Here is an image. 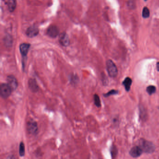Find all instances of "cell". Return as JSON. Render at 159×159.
Segmentation results:
<instances>
[{
    "label": "cell",
    "instance_id": "obj_1",
    "mask_svg": "<svg viewBox=\"0 0 159 159\" xmlns=\"http://www.w3.org/2000/svg\"><path fill=\"white\" fill-rule=\"evenodd\" d=\"M139 146L145 153L151 154L154 152L156 147L152 142L142 139L140 141Z\"/></svg>",
    "mask_w": 159,
    "mask_h": 159
},
{
    "label": "cell",
    "instance_id": "obj_2",
    "mask_svg": "<svg viewBox=\"0 0 159 159\" xmlns=\"http://www.w3.org/2000/svg\"><path fill=\"white\" fill-rule=\"evenodd\" d=\"M31 44L28 43H22L19 46L20 52L22 57V66L23 71L25 68V62Z\"/></svg>",
    "mask_w": 159,
    "mask_h": 159
},
{
    "label": "cell",
    "instance_id": "obj_3",
    "mask_svg": "<svg viewBox=\"0 0 159 159\" xmlns=\"http://www.w3.org/2000/svg\"><path fill=\"white\" fill-rule=\"evenodd\" d=\"M107 71L109 76L111 77H115L118 75V69L113 62L110 59L107 60L106 62Z\"/></svg>",
    "mask_w": 159,
    "mask_h": 159
},
{
    "label": "cell",
    "instance_id": "obj_4",
    "mask_svg": "<svg viewBox=\"0 0 159 159\" xmlns=\"http://www.w3.org/2000/svg\"><path fill=\"white\" fill-rule=\"evenodd\" d=\"M13 90L7 83H2L0 86V94L1 98L7 99L11 95Z\"/></svg>",
    "mask_w": 159,
    "mask_h": 159
},
{
    "label": "cell",
    "instance_id": "obj_5",
    "mask_svg": "<svg viewBox=\"0 0 159 159\" xmlns=\"http://www.w3.org/2000/svg\"><path fill=\"white\" fill-rule=\"evenodd\" d=\"M26 128L28 132L30 135H36L38 133V125L37 122L34 120H30L28 121L27 123Z\"/></svg>",
    "mask_w": 159,
    "mask_h": 159
},
{
    "label": "cell",
    "instance_id": "obj_6",
    "mask_svg": "<svg viewBox=\"0 0 159 159\" xmlns=\"http://www.w3.org/2000/svg\"><path fill=\"white\" fill-rule=\"evenodd\" d=\"M7 83L11 87L13 91L16 90L18 86V83L17 79L15 76L12 75L7 76Z\"/></svg>",
    "mask_w": 159,
    "mask_h": 159
},
{
    "label": "cell",
    "instance_id": "obj_7",
    "mask_svg": "<svg viewBox=\"0 0 159 159\" xmlns=\"http://www.w3.org/2000/svg\"><path fill=\"white\" fill-rule=\"evenodd\" d=\"M47 34L52 38H56L59 34V29L57 26L52 25L47 30Z\"/></svg>",
    "mask_w": 159,
    "mask_h": 159
},
{
    "label": "cell",
    "instance_id": "obj_8",
    "mask_svg": "<svg viewBox=\"0 0 159 159\" xmlns=\"http://www.w3.org/2000/svg\"><path fill=\"white\" fill-rule=\"evenodd\" d=\"M59 42L63 46H68L70 44V40L67 34L65 32L61 33L59 36Z\"/></svg>",
    "mask_w": 159,
    "mask_h": 159
},
{
    "label": "cell",
    "instance_id": "obj_9",
    "mask_svg": "<svg viewBox=\"0 0 159 159\" xmlns=\"http://www.w3.org/2000/svg\"><path fill=\"white\" fill-rule=\"evenodd\" d=\"M39 31V29L37 26L32 25L27 29L26 32V35L30 38H33L38 34Z\"/></svg>",
    "mask_w": 159,
    "mask_h": 159
},
{
    "label": "cell",
    "instance_id": "obj_10",
    "mask_svg": "<svg viewBox=\"0 0 159 159\" xmlns=\"http://www.w3.org/2000/svg\"><path fill=\"white\" fill-rule=\"evenodd\" d=\"M143 151L140 146H135L131 148L129 154L133 158H137L142 154Z\"/></svg>",
    "mask_w": 159,
    "mask_h": 159
},
{
    "label": "cell",
    "instance_id": "obj_11",
    "mask_svg": "<svg viewBox=\"0 0 159 159\" xmlns=\"http://www.w3.org/2000/svg\"><path fill=\"white\" fill-rule=\"evenodd\" d=\"M28 86L29 90L33 92H37L39 89V86L34 78H29L28 81Z\"/></svg>",
    "mask_w": 159,
    "mask_h": 159
},
{
    "label": "cell",
    "instance_id": "obj_12",
    "mask_svg": "<svg viewBox=\"0 0 159 159\" xmlns=\"http://www.w3.org/2000/svg\"><path fill=\"white\" fill-rule=\"evenodd\" d=\"M7 5L9 11L13 12L16 8V0H7Z\"/></svg>",
    "mask_w": 159,
    "mask_h": 159
},
{
    "label": "cell",
    "instance_id": "obj_13",
    "mask_svg": "<svg viewBox=\"0 0 159 159\" xmlns=\"http://www.w3.org/2000/svg\"><path fill=\"white\" fill-rule=\"evenodd\" d=\"M123 86L125 87V89L127 92L130 91L131 86L132 84V80L129 77H127L125 78L122 83Z\"/></svg>",
    "mask_w": 159,
    "mask_h": 159
},
{
    "label": "cell",
    "instance_id": "obj_14",
    "mask_svg": "<svg viewBox=\"0 0 159 159\" xmlns=\"http://www.w3.org/2000/svg\"><path fill=\"white\" fill-rule=\"evenodd\" d=\"M69 81L71 85L73 86H74L77 85L79 81V78L77 75L74 74H71L69 76Z\"/></svg>",
    "mask_w": 159,
    "mask_h": 159
},
{
    "label": "cell",
    "instance_id": "obj_15",
    "mask_svg": "<svg viewBox=\"0 0 159 159\" xmlns=\"http://www.w3.org/2000/svg\"><path fill=\"white\" fill-rule=\"evenodd\" d=\"M19 154L20 157H23L25 154L24 144L22 141L20 143L19 147Z\"/></svg>",
    "mask_w": 159,
    "mask_h": 159
},
{
    "label": "cell",
    "instance_id": "obj_16",
    "mask_svg": "<svg viewBox=\"0 0 159 159\" xmlns=\"http://www.w3.org/2000/svg\"><path fill=\"white\" fill-rule=\"evenodd\" d=\"M93 101L94 104L97 107H100L101 106V99L99 96L97 94H94L93 96Z\"/></svg>",
    "mask_w": 159,
    "mask_h": 159
},
{
    "label": "cell",
    "instance_id": "obj_17",
    "mask_svg": "<svg viewBox=\"0 0 159 159\" xmlns=\"http://www.w3.org/2000/svg\"><path fill=\"white\" fill-rule=\"evenodd\" d=\"M142 17L144 18H147L150 16V10L148 7H145L143 9L142 13Z\"/></svg>",
    "mask_w": 159,
    "mask_h": 159
},
{
    "label": "cell",
    "instance_id": "obj_18",
    "mask_svg": "<svg viewBox=\"0 0 159 159\" xmlns=\"http://www.w3.org/2000/svg\"><path fill=\"white\" fill-rule=\"evenodd\" d=\"M156 87L154 86H149L147 88V92L150 95H151L156 92Z\"/></svg>",
    "mask_w": 159,
    "mask_h": 159
},
{
    "label": "cell",
    "instance_id": "obj_19",
    "mask_svg": "<svg viewBox=\"0 0 159 159\" xmlns=\"http://www.w3.org/2000/svg\"><path fill=\"white\" fill-rule=\"evenodd\" d=\"M111 154L112 158H114L116 157L118 154V150L116 147L114 145H113L111 148Z\"/></svg>",
    "mask_w": 159,
    "mask_h": 159
},
{
    "label": "cell",
    "instance_id": "obj_20",
    "mask_svg": "<svg viewBox=\"0 0 159 159\" xmlns=\"http://www.w3.org/2000/svg\"><path fill=\"white\" fill-rule=\"evenodd\" d=\"M5 44L7 47H10L12 46V37L10 36H7L5 38Z\"/></svg>",
    "mask_w": 159,
    "mask_h": 159
},
{
    "label": "cell",
    "instance_id": "obj_21",
    "mask_svg": "<svg viewBox=\"0 0 159 159\" xmlns=\"http://www.w3.org/2000/svg\"><path fill=\"white\" fill-rule=\"evenodd\" d=\"M118 93V91H117V90H111V91L108 92L107 93L103 94V95L105 97H108L110 96L113 95H116V94H117Z\"/></svg>",
    "mask_w": 159,
    "mask_h": 159
},
{
    "label": "cell",
    "instance_id": "obj_22",
    "mask_svg": "<svg viewBox=\"0 0 159 159\" xmlns=\"http://www.w3.org/2000/svg\"><path fill=\"white\" fill-rule=\"evenodd\" d=\"M101 78L102 82L103 85L105 86H107L108 84V80L105 74L103 73L101 74Z\"/></svg>",
    "mask_w": 159,
    "mask_h": 159
},
{
    "label": "cell",
    "instance_id": "obj_23",
    "mask_svg": "<svg viewBox=\"0 0 159 159\" xmlns=\"http://www.w3.org/2000/svg\"><path fill=\"white\" fill-rule=\"evenodd\" d=\"M133 0H129L128 1V7H131L132 9L133 7H135V3H133Z\"/></svg>",
    "mask_w": 159,
    "mask_h": 159
},
{
    "label": "cell",
    "instance_id": "obj_24",
    "mask_svg": "<svg viewBox=\"0 0 159 159\" xmlns=\"http://www.w3.org/2000/svg\"><path fill=\"white\" fill-rule=\"evenodd\" d=\"M156 67L157 70L158 71H159V62L157 63Z\"/></svg>",
    "mask_w": 159,
    "mask_h": 159
},
{
    "label": "cell",
    "instance_id": "obj_25",
    "mask_svg": "<svg viewBox=\"0 0 159 159\" xmlns=\"http://www.w3.org/2000/svg\"><path fill=\"white\" fill-rule=\"evenodd\" d=\"M145 1H147V0H145Z\"/></svg>",
    "mask_w": 159,
    "mask_h": 159
}]
</instances>
